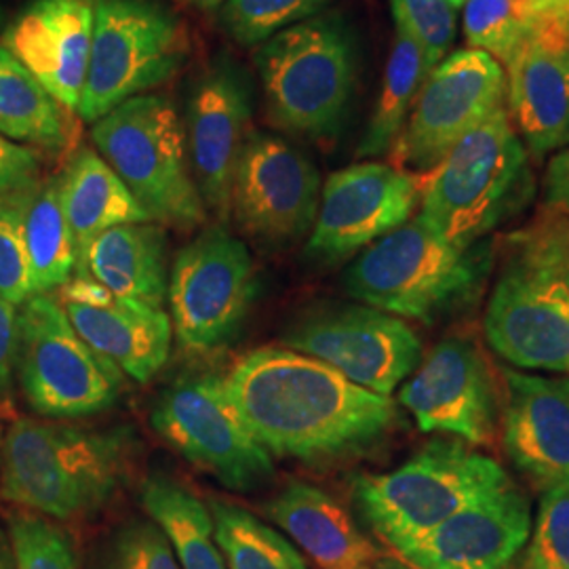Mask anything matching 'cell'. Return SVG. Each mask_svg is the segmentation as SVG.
<instances>
[{
    "label": "cell",
    "mask_w": 569,
    "mask_h": 569,
    "mask_svg": "<svg viewBox=\"0 0 569 569\" xmlns=\"http://www.w3.org/2000/svg\"><path fill=\"white\" fill-rule=\"evenodd\" d=\"M226 388L247 430L277 458L319 462L352 456L399 422L390 397L291 348L247 352L230 369Z\"/></svg>",
    "instance_id": "1"
},
{
    "label": "cell",
    "mask_w": 569,
    "mask_h": 569,
    "mask_svg": "<svg viewBox=\"0 0 569 569\" xmlns=\"http://www.w3.org/2000/svg\"><path fill=\"white\" fill-rule=\"evenodd\" d=\"M133 448L131 428L18 418L0 449L2 498L56 521L91 517L127 483Z\"/></svg>",
    "instance_id": "2"
},
{
    "label": "cell",
    "mask_w": 569,
    "mask_h": 569,
    "mask_svg": "<svg viewBox=\"0 0 569 569\" xmlns=\"http://www.w3.org/2000/svg\"><path fill=\"white\" fill-rule=\"evenodd\" d=\"M253 61L272 127L308 140L338 136L359 77L357 37L340 13L287 28L262 42Z\"/></svg>",
    "instance_id": "3"
},
{
    "label": "cell",
    "mask_w": 569,
    "mask_h": 569,
    "mask_svg": "<svg viewBox=\"0 0 569 569\" xmlns=\"http://www.w3.org/2000/svg\"><path fill=\"white\" fill-rule=\"evenodd\" d=\"M488 244L468 249L413 218L369 244L346 268V293L399 319L435 323L470 305L488 279Z\"/></svg>",
    "instance_id": "4"
},
{
    "label": "cell",
    "mask_w": 569,
    "mask_h": 569,
    "mask_svg": "<svg viewBox=\"0 0 569 569\" xmlns=\"http://www.w3.org/2000/svg\"><path fill=\"white\" fill-rule=\"evenodd\" d=\"M529 194L528 150L502 106L430 173L418 218L448 243L468 249L509 220Z\"/></svg>",
    "instance_id": "5"
},
{
    "label": "cell",
    "mask_w": 569,
    "mask_h": 569,
    "mask_svg": "<svg viewBox=\"0 0 569 569\" xmlns=\"http://www.w3.org/2000/svg\"><path fill=\"white\" fill-rule=\"evenodd\" d=\"M496 460L458 441L435 439L406 465L355 481V500L369 528L401 552L475 500L509 486Z\"/></svg>",
    "instance_id": "6"
},
{
    "label": "cell",
    "mask_w": 569,
    "mask_h": 569,
    "mask_svg": "<svg viewBox=\"0 0 569 569\" xmlns=\"http://www.w3.org/2000/svg\"><path fill=\"white\" fill-rule=\"evenodd\" d=\"M91 140L152 222L192 230L204 224L188 157L186 124L167 96L143 93L93 122Z\"/></svg>",
    "instance_id": "7"
},
{
    "label": "cell",
    "mask_w": 569,
    "mask_h": 569,
    "mask_svg": "<svg viewBox=\"0 0 569 569\" xmlns=\"http://www.w3.org/2000/svg\"><path fill=\"white\" fill-rule=\"evenodd\" d=\"M190 56L182 18L161 0H93V39L77 114L100 121L173 79Z\"/></svg>",
    "instance_id": "8"
},
{
    "label": "cell",
    "mask_w": 569,
    "mask_h": 569,
    "mask_svg": "<svg viewBox=\"0 0 569 569\" xmlns=\"http://www.w3.org/2000/svg\"><path fill=\"white\" fill-rule=\"evenodd\" d=\"M16 373L30 407L44 418L77 420L117 403L122 373L98 357L53 293L32 296L18 312Z\"/></svg>",
    "instance_id": "9"
},
{
    "label": "cell",
    "mask_w": 569,
    "mask_h": 569,
    "mask_svg": "<svg viewBox=\"0 0 569 569\" xmlns=\"http://www.w3.org/2000/svg\"><path fill=\"white\" fill-rule=\"evenodd\" d=\"M258 293L247 244L224 224L203 228L169 268L167 300L180 345L209 352L230 345L243 329Z\"/></svg>",
    "instance_id": "10"
},
{
    "label": "cell",
    "mask_w": 569,
    "mask_h": 569,
    "mask_svg": "<svg viewBox=\"0 0 569 569\" xmlns=\"http://www.w3.org/2000/svg\"><path fill=\"white\" fill-rule=\"evenodd\" d=\"M152 428L192 467L237 491L262 488L272 456L247 430L218 373L183 376L164 388L150 411Z\"/></svg>",
    "instance_id": "11"
},
{
    "label": "cell",
    "mask_w": 569,
    "mask_h": 569,
    "mask_svg": "<svg viewBox=\"0 0 569 569\" xmlns=\"http://www.w3.org/2000/svg\"><path fill=\"white\" fill-rule=\"evenodd\" d=\"M507 98L502 63L479 49L449 53L422 84L390 154L407 173L430 176Z\"/></svg>",
    "instance_id": "12"
},
{
    "label": "cell",
    "mask_w": 569,
    "mask_h": 569,
    "mask_svg": "<svg viewBox=\"0 0 569 569\" xmlns=\"http://www.w3.org/2000/svg\"><path fill=\"white\" fill-rule=\"evenodd\" d=\"M283 345L382 397L418 369L425 352L413 327L367 305L315 306L284 329Z\"/></svg>",
    "instance_id": "13"
},
{
    "label": "cell",
    "mask_w": 569,
    "mask_h": 569,
    "mask_svg": "<svg viewBox=\"0 0 569 569\" xmlns=\"http://www.w3.org/2000/svg\"><path fill=\"white\" fill-rule=\"evenodd\" d=\"M321 176L296 146L251 131L232 180L230 216L253 243L281 249L306 239L317 220Z\"/></svg>",
    "instance_id": "14"
},
{
    "label": "cell",
    "mask_w": 569,
    "mask_h": 569,
    "mask_svg": "<svg viewBox=\"0 0 569 569\" xmlns=\"http://www.w3.org/2000/svg\"><path fill=\"white\" fill-rule=\"evenodd\" d=\"M253 82L230 53H218L190 84L186 142L192 176L207 213L220 224L230 218L234 171L251 136Z\"/></svg>",
    "instance_id": "15"
},
{
    "label": "cell",
    "mask_w": 569,
    "mask_h": 569,
    "mask_svg": "<svg viewBox=\"0 0 569 569\" xmlns=\"http://www.w3.org/2000/svg\"><path fill=\"white\" fill-rule=\"evenodd\" d=\"M422 178L395 164L357 163L327 178L306 258L338 264L411 220L422 199Z\"/></svg>",
    "instance_id": "16"
},
{
    "label": "cell",
    "mask_w": 569,
    "mask_h": 569,
    "mask_svg": "<svg viewBox=\"0 0 569 569\" xmlns=\"http://www.w3.org/2000/svg\"><path fill=\"white\" fill-rule=\"evenodd\" d=\"M399 403L422 432L483 446L500 422V392L483 350L472 338L441 340L401 388Z\"/></svg>",
    "instance_id": "17"
},
{
    "label": "cell",
    "mask_w": 569,
    "mask_h": 569,
    "mask_svg": "<svg viewBox=\"0 0 569 569\" xmlns=\"http://www.w3.org/2000/svg\"><path fill=\"white\" fill-rule=\"evenodd\" d=\"M486 333L510 366L569 373L568 284L512 260L489 298Z\"/></svg>",
    "instance_id": "18"
},
{
    "label": "cell",
    "mask_w": 569,
    "mask_h": 569,
    "mask_svg": "<svg viewBox=\"0 0 569 569\" xmlns=\"http://www.w3.org/2000/svg\"><path fill=\"white\" fill-rule=\"evenodd\" d=\"M505 66L510 112L529 152L569 146V0L550 4Z\"/></svg>",
    "instance_id": "19"
},
{
    "label": "cell",
    "mask_w": 569,
    "mask_h": 569,
    "mask_svg": "<svg viewBox=\"0 0 569 569\" xmlns=\"http://www.w3.org/2000/svg\"><path fill=\"white\" fill-rule=\"evenodd\" d=\"M529 533V500L510 481L458 510L399 555L416 569H512Z\"/></svg>",
    "instance_id": "20"
},
{
    "label": "cell",
    "mask_w": 569,
    "mask_h": 569,
    "mask_svg": "<svg viewBox=\"0 0 569 569\" xmlns=\"http://www.w3.org/2000/svg\"><path fill=\"white\" fill-rule=\"evenodd\" d=\"M93 39V0H32L2 37L4 47L42 87L77 112Z\"/></svg>",
    "instance_id": "21"
},
{
    "label": "cell",
    "mask_w": 569,
    "mask_h": 569,
    "mask_svg": "<svg viewBox=\"0 0 569 569\" xmlns=\"http://www.w3.org/2000/svg\"><path fill=\"white\" fill-rule=\"evenodd\" d=\"M505 449L512 465L540 486L569 481V378L505 369Z\"/></svg>",
    "instance_id": "22"
},
{
    "label": "cell",
    "mask_w": 569,
    "mask_h": 569,
    "mask_svg": "<svg viewBox=\"0 0 569 569\" xmlns=\"http://www.w3.org/2000/svg\"><path fill=\"white\" fill-rule=\"evenodd\" d=\"M61 306L89 348L131 380L146 385L169 361L173 326L163 310L124 302L117 296L103 305Z\"/></svg>",
    "instance_id": "23"
},
{
    "label": "cell",
    "mask_w": 569,
    "mask_h": 569,
    "mask_svg": "<svg viewBox=\"0 0 569 569\" xmlns=\"http://www.w3.org/2000/svg\"><path fill=\"white\" fill-rule=\"evenodd\" d=\"M264 515L319 569H361L378 555L348 510L305 481L287 483L266 502Z\"/></svg>",
    "instance_id": "24"
},
{
    "label": "cell",
    "mask_w": 569,
    "mask_h": 569,
    "mask_svg": "<svg viewBox=\"0 0 569 569\" xmlns=\"http://www.w3.org/2000/svg\"><path fill=\"white\" fill-rule=\"evenodd\" d=\"M103 284L119 300L161 310L169 289V241L161 224H122L87 247L74 270Z\"/></svg>",
    "instance_id": "25"
},
{
    "label": "cell",
    "mask_w": 569,
    "mask_h": 569,
    "mask_svg": "<svg viewBox=\"0 0 569 569\" xmlns=\"http://www.w3.org/2000/svg\"><path fill=\"white\" fill-rule=\"evenodd\" d=\"M61 207L70 226L77 266L102 232L122 224L152 222L119 173L93 148H79L58 176Z\"/></svg>",
    "instance_id": "26"
},
{
    "label": "cell",
    "mask_w": 569,
    "mask_h": 569,
    "mask_svg": "<svg viewBox=\"0 0 569 569\" xmlns=\"http://www.w3.org/2000/svg\"><path fill=\"white\" fill-rule=\"evenodd\" d=\"M74 121L20 61L0 47V136L47 152L74 146Z\"/></svg>",
    "instance_id": "27"
},
{
    "label": "cell",
    "mask_w": 569,
    "mask_h": 569,
    "mask_svg": "<svg viewBox=\"0 0 569 569\" xmlns=\"http://www.w3.org/2000/svg\"><path fill=\"white\" fill-rule=\"evenodd\" d=\"M142 507L163 529L180 569H228L211 510L180 481L163 472L150 475L142 486Z\"/></svg>",
    "instance_id": "28"
},
{
    "label": "cell",
    "mask_w": 569,
    "mask_h": 569,
    "mask_svg": "<svg viewBox=\"0 0 569 569\" xmlns=\"http://www.w3.org/2000/svg\"><path fill=\"white\" fill-rule=\"evenodd\" d=\"M23 241L30 262L32 296L51 293L77 270V253L61 207L58 178L41 180L23 201Z\"/></svg>",
    "instance_id": "29"
},
{
    "label": "cell",
    "mask_w": 569,
    "mask_h": 569,
    "mask_svg": "<svg viewBox=\"0 0 569 569\" xmlns=\"http://www.w3.org/2000/svg\"><path fill=\"white\" fill-rule=\"evenodd\" d=\"M427 77V61L420 44L407 28L395 21V41L366 136L357 148L359 159H373L392 150Z\"/></svg>",
    "instance_id": "30"
},
{
    "label": "cell",
    "mask_w": 569,
    "mask_h": 569,
    "mask_svg": "<svg viewBox=\"0 0 569 569\" xmlns=\"http://www.w3.org/2000/svg\"><path fill=\"white\" fill-rule=\"evenodd\" d=\"M209 510L228 569H306L291 542L253 512L226 500H211Z\"/></svg>",
    "instance_id": "31"
},
{
    "label": "cell",
    "mask_w": 569,
    "mask_h": 569,
    "mask_svg": "<svg viewBox=\"0 0 569 569\" xmlns=\"http://www.w3.org/2000/svg\"><path fill=\"white\" fill-rule=\"evenodd\" d=\"M555 0H467L462 30L470 49L507 63Z\"/></svg>",
    "instance_id": "32"
},
{
    "label": "cell",
    "mask_w": 569,
    "mask_h": 569,
    "mask_svg": "<svg viewBox=\"0 0 569 569\" xmlns=\"http://www.w3.org/2000/svg\"><path fill=\"white\" fill-rule=\"evenodd\" d=\"M331 0H226L218 11L226 34L241 47H260L287 28L323 13Z\"/></svg>",
    "instance_id": "33"
},
{
    "label": "cell",
    "mask_w": 569,
    "mask_h": 569,
    "mask_svg": "<svg viewBox=\"0 0 569 569\" xmlns=\"http://www.w3.org/2000/svg\"><path fill=\"white\" fill-rule=\"evenodd\" d=\"M91 569H180L163 529L150 517L129 519L98 549Z\"/></svg>",
    "instance_id": "34"
},
{
    "label": "cell",
    "mask_w": 569,
    "mask_h": 569,
    "mask_svg": "<svg viewBox=\"0 0 569 569\" xmlns=\"http://www.w3.org/2000/svg\"><path fill=\"white\" fill-rule=\"evenodd\" d=\"M16 569H81L70 536L49 517L16 512L9 521Z\"/></svg>",
    "instance_id": "35"
},
{
    "label": "cell",
    "mask_w": 569,
    "mask_h": 569,
    "mask_svg": "<svg viewBox=\"0 0 569 569\" xmlns=\"http://www.w3.org/2000/svg\"><path fill=\"white\" fill-rule=\"evenodd\" d=\"M526 569H569V481L542 489Z\"/></svg>",
    "instance_id": "36"
},
{
    "label": "cell",
    "mask_w": 569,
    "mask_h": 569,
    "mask_svg": "<svg viewBox=\"0 0 569 569\" xmlns=\"http://www.w3.org/2000/svg\"><path fill=\"white\" fill-rule=\"evenodd\" d=\"M390 7L395 21L420 44L430 74L456 41V9L448 0H390Z\"/></svg>",
    "instance_id": "37"
},
{
    "label": "cell",
    "mask_w": 569,
    "mask_h": 569,
    "mask_svg": "<svg viewBox=\"0 0 569 569\" xmlns=\"http://www.w3.org/2000/svg\"><path fill=\"white\" fill-rule=\"evenodd\" d=\"M26 194L0 199V298L13 306L32 298L30 262L23 241Z\"/></svg>",
    "instance_id": "38"
},
{
    "label": "cell",
    "mask_w": 569,
    "mask_h": 569,
    "mask_svg": "<svg viewBox=\"0 0 569 569\" xmlns=\"http://www.w3.org/2000/svg\"><path fill=\"white\" fill-rule=\"evenodd\" d=\"M515 260L549 272L569 287V213L549 211V218L521 234Z\"/></svg>",
    "instance_id": "39"
},
{
    "label": "cell",
    "mask_w": 569,
    "mask_h": 569,
    "mask_svg": "<svg viewBox=\"0 0 569 569\" xmlns=\"http://www.w3.org/2000/svg\"><path fill=\"white\" fill-rule=\"evenodd\" d=\"M41 180V161L34 150L0 136V199L30 192Z\"/></svg>",
    "instance_id": "40"
},
{
    "label": "cell",
    "mask_w": 569,
    "mask_h": 569,
    "mask_svg": "<svg viewBox=\"0 0 569 569\" xmlns=\"http://www.w3.org/2000/svg\"><path fill=\"white\" fill-rule=\"evenodd\" d=\"M18 346V310L0 298V409L11 399Z\"/></svg>",
    "instance_id": "41"
},
{
    "label": "cell",
    "mask_w": 569,
    "mask_h": 569,
    "mask_svg": "<svg viewBox=\"0 0 569 569\" xmlns=\"http://www.w3.org/2000/svg\"><path fill=\"white\" fill-rule=\"evenodd\" d=\"M545 204L549 211L569 213V146L550 159L545 176Z\"/></svg>",
    "instance_id": "42"
},
{
    "label": "cell",
    "mask_w": 569,
    "mask_h": 569,
    "mask_svg": "<svg viewBox=\"0 0 569 569\" xmlns=\"http://www.w3.org/2000/svg\"><path fill=\"white\" fill-rule=\"evenodd\" d=\"M0 569H16V559H13V550L11 542L7 540V536L0 529Z\"/></svg>",
    "instance_id": "43"
},
{
    "label": "cell",
    "mask_w": 569,
    "mask_h": 569,
    "mask_svg": "<svg viewBox=\"0 0 569 569\" xmlns=\"http://www.w3.org/2000/svg\"><path fill=\"white\" fill-rule=\"evenodd\" d=\"M182 2L199 9V11H204V13H218L226 0H182Z\"/></svg>",
    "instance_id": "44"
},
{
    "label": "cell",
    "mask_w": 569,
    "mask_h": 569,
    "mask_svg": "<svg viewBox=\"0 0 569 569\" xmlns=\"http://www.w3.org/2000/svg\"><path fill=\"white\" fill-rule=\"evenodd\" d=\"M448 2L453 9H462L467 4V0H448Z\"/></svg>",
    "instance_id": "45"
},
{
    "label": "cell",
    "mask_w": 569,
    "mask_h": 569,
    "mask_svg": "<svg viewBox=\"0 0 569 569\" xmlns=\"http://www.w3.org/2000/svg\"><path fill=\"white\" fill-rule=\"evenodd\" d=\"M2 23H4V11H2V7H0V30H2Z\"/></svg>",
    "instance_id": "46"
},
{
    "label": "cell",
    "mask_w": 569,
    "mask_h": 569,
    "mask_svg": "<svg viewBox=\"0 0 569 569\" xmlns=\"http://www.w3.org/2000/svg\"><path fill=\"white\" fill-rule=\"evenodd\" d=\"M361 569H371V568H369V566H366V568H361Z\"/></svg>",
    "instance_id": "47"
}]
</instances>
